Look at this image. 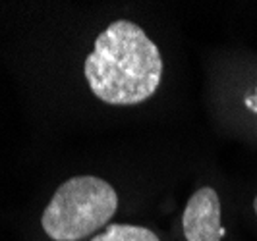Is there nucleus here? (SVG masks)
Returning <instances> with one entry per match:
<instances>
[{"label":"nucleus","instance_id":"nucleus-1","mask_svg":"<svg viewBox=\"0 0 257 241\" xmlns=\"http://www.w3.org/2000/svg\"><path fill=\"white\" fill-rule=\"evenodd\" d=\"M91 93L112 106L145 102L159 89L163 58L151 37L130 20H116L97 37L83 64Z\"/></svg>","mask_w":257,"mask_h":241},{"label":"nucleus","instance_id":"nucleus-2","mask_svg":"<svg viewBox=\"0 0 257 241\" xmlns=\"http://www.w3.org/2000/svg\"><path fill=\"white\" fill-rule=\"evenodd\" d=\"M118 208L114 187L97 176H74L54 191L41 216L52 241H81L106 226Z\"/></svg>","mask_w":257,"mask_h":241},{"label":"nucleus","instance_id":"nucleus-3","mask_svg":"<svg viewBox=\"0 0 257 241\" xmlns=\"http://www.w3.org/2000/svg\"><path fill=\"white\" fill-rule=\"evenodd\" d=\"M186 241H220L224 228L220 224V199L213 187H201L190 197L182 216Z\"/></svg>","mask_w":257,"mask_h":241},{"label":"nucleus","instance_id":"nucleus-4","mask_svg":"<svg viewBox=\"0 0 257 241\" xmlns=\"http://www.w3.org/2000/svg\"><path fill=\"white\" fill-rule=\"evenodd\" d=\"M89 241H161L157 233L134 224H110Z\"/></svg>","mask_w":257,"mask_h":241},{"label":"nucleus","instance_id":"nucleus-5","mask_svg":"<svg viewBox=\"0 0 257 241\" xmlns=\"http://www.w3.org/2000/svg\"><path fill=\"white\" fill-rule=\"evenodd\" d=\"M247 104H249V106H251V108H253V110H257V99H255V102H247Z\"/></svg>","mask_w":257,"mask_h":241},{"label":"nucleus","instance_id":"nucleus-6","mask_svg":"<svg viewBox=\"0 0 257 241\" xmlns=\"http://www.w3.org/2000/svg\"><path fill=\"white\" fill-rule=\"evenodd\" d=\"M253 210H255V216H257V195H255V199H253Z\"/></svg>","mask_w":257,"mask_h":241}]
</instances>
